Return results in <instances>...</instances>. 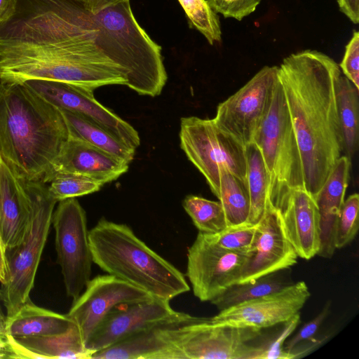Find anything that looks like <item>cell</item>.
I'll use <instances>...</instances> for the list:
<instances>
[{
  "mask_svg": "<svg viewBox=\"0 0 359 359\" xmlns=\"http://www.w3.org/2000/svg\"><path fill=\"white\" fill-rule=\"evenodd\" d=\"M331 306L328 301L322 311L311 320L304 324L302 328L287 342L285 349L290 352L299 344L314 337L319 327L327 316Z\"/></svg>",
  "mask_w": 359,
  "mask_h": 359,
  "instance_id": "74e56055",
  "label": "cell"
},
{
  "mask_svg": "<svg viewBox=\"0 0 359 359\" xmlns=\"http://www.w3.org/2000/svg\"><path fill=\"white\" fill-rule=\"evenodd\" d=\"M344 75L359 89V32L354 31L339 65Z\"/></svg>",
  "mask_w": 359,
  "mask_h": 359,
  "instance_id": "8d00e7d4",
  "label": "cell"
},
{
  "mask_svg": "<svg viewBox=\"0 0 359 359\" xmlns=\"http://www.w3.org/2000/svg\"><path fill=\"white\" fill-rule=\"evenodd\" d=\"M152 298L145 291L114 276H97L88 281L67 315L76 325L85 345L111 310Z\"/></svg>",
  "mask_w": 359,
  "mask_h": 359,
  "instance_id": "5bb4252c",
  "label": "cell"
},
{
  "mask_svg": "<svg viewBox=\"0 0 359 359\" xmlns=\"http://www.w3.org/2000/svg\"><path fill=\"white\" fill-rule=\"evenodd\" d=\"M215 196L223 208L227 226L248 224L250 203L247 181L222 168Z\"/></svg>",
  "mask_w": 359,
  "mask_h": 359,
  "instance_id": "484cf974",
  "label": "cell"
},
{
  "mask_svg": "<svg viewBox=\"0 0 359 359\" xmlns=\"http://www.w3.org/2000/svg\"><path fill=\"white\" fill-rule=\"evenodd\" d=\"M358 90L344 75L338 79L337 100L344 150L351 161L358 147Z\"/></svg>",
  "mask_w": 359,
  "mask_h": 359,
  "instance_id": "4316f807",
  "label": "cell"
},
{
  "mask_svg": "<svg viewBox=\"0 0 359 359\" xmlns=\"http://www.w3.org/2000/svg\"><path fill=\"white\" fill-rule=\"evenodd\" d=\"M51 224L66 294L74 302L90 280L93 262L86 212L75 198L60 201Z\"/></svg>",
  "mask_w": 359,
  "mask_h": 359,
  "instance_id": "30bf717a",
  "label": "cell"
},
{
  "mask_svg": "<svg viewBox=\"0 0 359 359\" xmlns=\"http://www.w3.org/2000/svg\"><path fill=\"white\" fill-rule=\"evenodd\" d=\"M248 256L224 249L198 232L187 255V276L194 295L211 302L238 283Z\"/></svg>",
  "mask_w": 359,
  "mask_h": 359,
  "instance_id": "7c38bea8",
  "label": "cell"
},
{
  "mask_svg": "<svg viewBox=\"0 0 359 359\" xmlns=\"http://www.w3.org/2000/svg\"><path fill=\"white\" fill-rule=\"evenodd\" d=\"M93 262L102 271L165 301L187 292L184 276L127 225L101 218L89 231Z\"/></svg>",
  "mask_w": 359,
  "mask_h": 359,
  "instance_id": "277c9868",
  "label": "cell"
},
{
  "mask_svg": "<svg viewBox=\"0 0 359 359\" xmlns=\"http://www.w3.org/2000/svg\"><path fill=\"white\" fill-rule=\"evenodd\" d=\"M180 139L182 149L205 177L215 195L222 168L247 181L245 147L221 130L213 119L181 118Z\"/></svg>",
  "mask_w": 359,
  "mask_h": 359,
  "instance_id": "9c48e42d",
  "label": "cell"
},
{
  "mask_svg": "<svg viewBox=\"0 0 359 359\" xmlns=\"http://www.w3.org/2000/svg\"><path fill=\"white\" fill-rule=\"evenodd\" d=\"M129 0H86L85 6L91 14H95L104 8Z\"/></svg>",
  "mask_w": 359,
  "mask_h": 359,
  "instance_id": "ab89813d",
  "label": "cell"
},
{
  "mask_svg": "<svg viewBox=\"0 0 359 359\" xmlns=\"http://www.w3.org/2000/svg\"><path fill=\"white\" fill-rule=\"evenodd\" d=\"M359 196L353 194L344 201L337 223L334 246L340 249L350 243L358 230Z\"/></svg>",
  "mask_w": 359,
  "mask_h": 359,
  "instance_id": "836d02e7",
  "label": "cell"
},
{
  "mask_svg": "<svg viewBox=\"0 0 359 359\" xmlns=\"http://www.w3.org/2000/svg\"><path fill=\"white\" fill-rule=\"evenodd\" d=\"M276 273L262 276L253 281L236 283L210 303L219 311H222L243 302L278 292L293 283L286 282L280 276L276 275Z\"/></svg>",
  "mask_w": 359,
  "mask_h": 359,
  "instance_id": "f1b7e54d",
  "label": "cell"
},
{
  "mask_svg": "<svg viewBox=\"0 0 359 359\" xmlns=\"http://www.w3.org/2000/svg\"><path fill=\"white\" fill-rule=\"evenodd\" d=\"M351 163L346 155L341 156L316 198L320 229L317 255L324 258H331L336 250L335 229L348 185Z\"/></svg>",
  "mask_w": 359,
  "mask_h": 359,
  "instance_id": "7402d4cb",
  "label": "cell"
},
{
  "mask_svg": "<svg viewBox=\"0 0 359 359\" xmlns=\"http://www.w3.org/2000/svg\"><path fill=\"white\" fill-rule=\"evenodd\" d=\"M191 316L179 312L175 316L138 332L93 353L90 359H182L170 342L168 332Z\"/></svg>",
  "mask_w": 359,
  "mask_h": 359,
  "instance_id": "d6986e66",
  "label": "cell"
},
{
  "mask_svg": "<svg viewBox=\"0 0 359 359\" xmlns=\"http://www.w3.org/2000/svg\"><path fill=\"white\" fill-rule=\"evenodd\" d=\"M69 132V136L84 141L129 164L135 151L107 131L81 116L60 109Z\"/></svg>",
  "mask_w": 359,
  "mask_h": 359,
  "instance_id": "d4e9b609",
  "label": "cell"
},
{
  "mask_svg": "<svg viewBox=\"0 0 359 359\" xmlns=\"http://www.w3.org/2000/svg\"><path fill=\"white\" fill-rule=\"evenodd\" d=\"M262 329L191 316L171 327L170 342L182 359H256L267 344H252Z\"/></svg>",
  "mask_w": 359,
  "mask_h": 359,
  "instance_id": "ba28073f",
  "label": "cell"
},
{
  "mask_svg": "<svg viewBox=\"0 0 359 359\" xmlns=\"http://www.w3.org/2000/svg\"><path fill=\"white\" fill-rule=\"evenodd\" d=\"M1 302V298H0ZM6 315L4 314L0 304V341H6Z\"/></svg>",
  "mask_w": 359,
  "mask_h": 359,
  "instance_id": "7bdbcfd3",
  "label": "cell"
},
{
  "mask_svg": "<svg viewBox=\"0 0 359 359\" xmlns=\"http://www.w3.org/2000/svg\"><path fill=\"white\" fill-rule=\"evenodd\" d=\"M178 313L169 301L156 298L116 307L99 324L85 346L93 354Z\"/></svg>",
  "mask_w": 359,
  "mask_h": 359,
  "instance_id": "2e32d148",
  "label": "cell"
},
{
  "mask_svg": "<svg viewBox=\"0 0 359 359\" xmlns=\"http://www.w3.org/2000/svg\"><path fill=\"white\" fill-rule=\"evenodd\" d=\"M129 164L84 141L69 136L55 165L57 172L82 175L103 184L128 170Z\"/></svg>",
  "mask_w": 359,
  "mask_h": 359,
  "instance_id": "ffe728a7",
  "label": "cell"
},
{
  "mask_svg": "<svg viewBox=\"0 0 359 359\" xmlns=\"http://www.w3.org/2000/svg\"><path fill=\"white\" fill-rule=\"evenodd\" d=\"M182 205L199 232L213 234L227 227L225 214L219 201L189 195L184 198Z\"/></svg>",
  "mask_w": 359,
  "mask_h": 359,
  "instance_id": "f546056e",
  "label": "cell"
},
{
  "mask_svg": "<svg viewBox=\"0 0 359 359\" xmlns=\"http://www.w3.org/2000/svg\"><path fill=\"white\" fill-rule=\"evenodd\" d=\"M299 321L300 312L284 323V327L278 337L274 341L267 344L256 359H294L293 355L286 351L283 345L286 339L296 329Z\"/></svg>",
  "mask_w": 359,
  "mask_h": 359,
  "instance_id": "e575fe53",
  "label": "cell"
},
{
  "mask_svg": "<svg viewBox=\"0 0 359 359\" xmlns=\"http://www.w3.org/2000/svg\"><path fill=\"white\" fill-rule=\"evenodd\" d=\"M255 231L256 224H245L227 226L217 233L205 234L209 240L224 249L248 254L254 241Z\"/></svg>",
  "mask_w": 359,
  "mask_h": 359,
  "instance_id": "d6a6232c",
  "label": "cell"
},
{
  "mask_svg": "<svg viewBox=\"0 0 359 359\" xmlns=\"http://www.w3.org/2000/svg\"><path fill=\"white\" fill-rule=\"evenodd\" d=\"M310 295L306 283L299 281L278 292L219 311L212 318L259 329L269 327L284 323L299 313Z\"/></svg>",
  "mask_w": 359,
  "mask_h": 359,
  "instance_id": "e0dca14e",
  "label": "cell"
},
{
  "mask_svg": "<svg viewBox=\"0 0 359 359\" xmlns=\"http://www.w3.org/2000/svg\"><path fill=\"white\" fill-rule=\"evenodd\" d=\"M297 258L285 234L278 212L266 199L264 212L256 224L254 241L238 283L289 269L297 263Z\"/></svg>",
  "mask_w": 359,
  "mask_h": 359,
  "instance_id": "9a60e30c",
  "label": "cell"
},
{
  "mask_svg": "<svg viewBox=\"0 0 359 359\" xmlns=\"http://www.w3.org/2000/svg\"><path fill=\"white\" fill-rule=\"evenodd\" d=\"M191 24L210 45L220 42L222 30L219 18L207 0H178Z\"/></svg>",
  "mask_w": 359,
  "mask_h": 359,
  "instance_id": "4dcf8cb0",
  "label": "cell"
},
{
  "mask_svg": "<svg viewBox=\"0 0 359 359\" xmlns=\"http://www.w3.org/2000/svg\"><path fill=\"white\" fill-rule=\"evenodd\" d=\"M74 325L67 314L38 306L29 298L13 315L6 317L5 330L6 336L21 339L63 334Z\"/></svg>",
  "mask_w": 359,
  "mask_h": 359,
  "instance_id": "cb8c5ba5",
  "label": "cell"
},
{
  "mask_svg": "<svg viewBox=\"0 0 359 359\" xmlns=\"http://www.w3.org/2000/svg\"><path fill=\"white\" fill-rule=\"evenodd\" d=\"M14 358L90 359L93 353L85 347L76 325L65 333L15 339L6 336Z\"/></svg>",
  "mask_w": 359,
  "mask_h": 359,
  "instance_id": "603a6c76",
  "label": "cell"
},
{
  "mask_svg": "<svg viewBox=\"0 0 359 359\" xmlns=\"http://www.w3.org/2000/svg\"><path fill=\"white\" fill-rule=\"evenodd\" d=\"M24 183L30 198L31 212L22 240L6 250L8 275L0 288L6 317L13 315L29 299L57 203L50 196L46 183L25 180Z\"/></svg>",
  "mask_w": 359,
  "mask_h": 359,
  "instance_id": "52a82bcc",
  "label": "cell"
},
{
  "mask_svg": "<svg viewBox=\"0 0 359 359\" xmlns=\"http://www.w3.org/2000/svg\"><path fill=\"white\" fill-rule=\"evenodd\" d=\"M76 1L82 2V3H84V4H85V2H86V0H76Z\"/></svg>",
  "mask_w": 359,
  "mask_h": 359,
  "instance_id": "bcb514c9",
  "label": "cell"
},
{
  "mask_svg": "<svg viewBox=\"0 0 359 359\" xmlns=\"http://www.w3.org/2000/svg\"><path fill=\"white\" fill-rule=\"evenodd\" d=\"M339 8L353 24L359 22V0H337Z\"/></svg>",
  "mask_w": 359,
  "mask_h": 359,
  "instance_id": "f35d334b",
  "label": "cell"
},
{
  "mask_svg": "<svg viewBox=\"0 0 359 359\" xmlns=\"http://www.w3.org/2000/svg\"><path fill=\"white\" fill-rule=\"evenodd\" d=\"M95 41L126 72V85L140 95L161 94L167 81L161 48L140 26L130 2L93 14Z\"/></svg>",
  "mask_w": 359,
  "mask_h": 359,
  "instance_id": "5b68a950",
  "label": "cell"
},
{
  "mask_svg": "<svg viewBox=\"0 0 359 359\" xmlns=\"http://www.w3.org/2000/svg\"><path fill=\"white\" fill-rule=\"evenodd\" d=\"M14 358V355L9 348L8 344L4 346H0V359Z\"/></svg>",
  "mask_w": 359,
  "mask_h": 359,
  "instance_id": "ee69618b",
  "label": "cell"
},
{
  "mask_svg": "<svg viewBox=\"0 0 359 359\" xmlns=\"http://www.w3.org/2000/svg\"><path fill=\"white\" fill-rule=\"evenodd\" d=\"M262 0H207L212 9L224 18L242 20L253 13Z\"/></svg>",
  "mask_w": 359,
  "mask_h": 359,
  "instance_id": "d590c367",
  "label": "cell"
},
{
  "mask_svg": "<svg viewBox=\"0 0 359 359\" xmlns=\"http://www.w3.org/2000/svg\"><path fill=\"white\" fill-rule=\"evenodd\" d=\"M274 209L298 257L309 260L317 255L320 246V229L316 200L304 188L297 189Z\"/></svg>",
  "mask_w": 359,
  "mask_h": 359,
  "instance_id": "ac0fdd59",
  "label": "cell"
},
{
  "mask_svg": "<svg viewBox=\"0 0 359 359\" xmlns=\"http://www.w3.org/2000/svg\"><path fill=\"white\" fill-rule=\"evenodd\" d=\"M7 344L6 341H0V346H4Z\"/></svg>",
  "mask_w": 359,
  "mask_h": 359,
  "instance_id": "f6af8a7d",
  "label": "cell"
},
{
  "mask_svg": "<svg viewBox=\"0 0 359 359\" xmlns=\"http://www.w3.org/2000/svg\"><path fill=\"white\" fill-rule=\"evenodd\" d=\"M252 142L261 152L267 172V199L276 208L294 190L304 188L300 152L278 76L270 105Z\"/></svg>",
  "mask_w": 359,
  "mask_h": 359,
  "instance_id": "8992f818",
  "label": "cell"
},
{
  "mask_svg": "<svg viewBox=\"0 0 359 359\" xmlns=\"http://www.w3.org/2000/svg\"><path fill=\"white\" fill-rule=\"evenodd\" d=\"M72 37L50 22L16 15L0 22V82H64L91 90L126 85V72L96 44Z\"/></svg>",
  "mask_w": 359,
  "mask_h": 359,
  "instance_id": "6da1fadb",
  "label": "cell"
},
{
  "mask_svg": "<svg viewBox=\"0 0 359 359\" xmlns=\"http://www.w3.org/2000/svg\"><path fill=\"white\" fill-rule=\"evenodd\" d=\"M68 138L58 108L22 83L0 82V157L17 177L49 183Z\"/></svg>",
  "mask_w": 359,
  "mask_h": 359,
  "instance_id": "3957f363",
  "label": "cell"
},
{
  "mask_svg": "<svg viewBox=\"0 0 359 359\" xmlns=\"http://www.w3.org/2000/svg\"><path fill=\"white\" fill-rule=\"evenodd\" d=\"M277 72L276 66L264 67L217 108L216 125L245 147L252 142L268 110Z\"/></svg>",
  "mask_w": 359,
  "mask_h": 359,
  "instance_id": "8fae6325",
  "label": "cell"
},
{
  "mask_svg": "<svg viewBox=\"0 0 359 359\" xmlns=\"http://www.w3.org/2000/svg\"><path fill=\"white\" fill-rule=\"evenodd\" d=\"M247 184L250 196L248 224L255 225L262 218L266 206L268 192V176L258 147L255 142L245 146Z\"/></svg>",
  "mask_w": 359,
  "mask_h": 359,
  "instance_id": "83f0119b",
  "label": "cell"
},
{
  "mask_svg": "<svg viewBox=\"0 0 359 359\" xmlns=\"http://www.w3.org/2000/svg\"><path fill=\"white\" fill-rule=\"evenodd\" d=\"M22 83L59 109L81 116L101 127L129 148L135 150L140 146L137 131L97 102L94 90L49 80L31 79Z\"/></svg>",
  "mask_w": 359,
  "mask_h": 359,
  "instance_id": "4fadbf2b",
  "label": "cell"
},
{
  "mask_svg": "<svg viewBox=\"0 0 359 359\" xmlns=\"http://www.w3.org/2000/svg\"><path fill=\"white\" fill-rule=\"evenodd\" d=\"M49 183L48 193L57 202L96 192L103 186L88 177L69 172H57Z\"/></svg>",
  "mask_w": 359,
  "mask_h": 359,
  "instance_id": "1f68e13d",
  "label": "cell"
},
{
  "mask_svg": "<svg viewBox=\"0 0 359 359\" xmlns=\"http://www.w3.org/2000/svg\"><path fill=\"white\" fill-rule=\"evenodd\" d=\"M30 212L31 202L24 180L0 157V234L6 250L22 240Z\"/></svg>",
  "mask_w": 359,
  "mask_h": 359,
  "instance_id": "44dd1931",
  "label": "cell"
},
{
  "mask_svg": "<svg viewBox=\"0 0 359 359\" xmlns=\"http://www.w3.org/2000/svg\"><path fill=\"white\" fill-rule=\"evenodd\" d=\"M17 0H0V21L7 19L15 11Z\"/></svg>",
  "mask_w": 359,
  "mask_h": 359,
  "instance_id": "b9f144b4",
  "label": "cell"
},
{
  "mask_svg": "<svg viewBox=\"0 0 359 359\" xmlns=\"http://www.w3.org/2000/svg\"><path fill=\"white\" fill-rule=\"evenodd\" d=\"M339 65L323 53L306 50L278 67L303 168L304 188L316 200L344 151L337 109Z\"/></svg>",
  "mask_w": 359,
  "mask_h": 359,
  "instance_id": "7a4b0ae2",
  "label": "cell"
},
{
  "mask_svg": "<svg viewBox=\"0 0 359 359\" xmlns=\"http://www.w3.org/2000/svg\"><path fill=\"white\" fill-rule=\"evenodd\" d=\"M8 265L6 248L0 234V283L3 284L7 278Z\"/></svg>",
  "mask_w": 359,
  "mask_h": 359,
  "instance_id": "60d3db41",
  "label": "cell"
}]
</instances>
